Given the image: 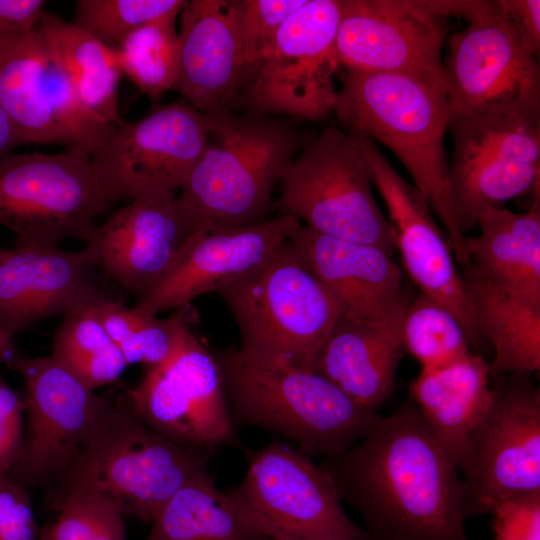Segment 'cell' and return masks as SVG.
<instances>
[{"instance_id":"1","label":"cell","mask_w":540,"mask_h":540,"mask_svg":"<svg viewBox=\"0 0 540 540\" xmlns=\"http://www.w3.org/2000/svg\"><path fill=\"white\" fill-rule=\"evenodd\" d=\"M321 465L363 517L366 540H469L459 469L411 399Z\"/></svg>"},{"instance_id":"2","label":"cell","mask_w":540,"mask_h":540,"mask_svg":"<svg viewBox=\"0 0 540 540\" xmlns=\"http://www.w3.org/2000/svg\"><path fill=\"white\" fill-rule=\"evenodd\" d=\"M333 109L349 131L385 145L442 222L455 261L468 263L457 225L444 137L451 121L444 79L346 70Z\"/></svg>"},{"instance_id":"3","label":"cell","mask_w":540,"mask_h":540,"mask_svg":"<svg viewBox=\"0 0 540 540\" xmlns=\"http://www.w3.org/2000/svg\"><path fill=\"white\" fill-rule=\"evenodd\" d=\"M213 353L233 423L275 434L310 457L327 459L344 453L380 417L312 369L234 348Z\"/></svg>"},{"instance_id":"4","label":"cell","mask_w":540,"mask_h":540,"mask_svg":"<svg viewBox=\"0 0 540 540\" xmlns=\"http://www.w3.org/2000/svg\"><path fill=\"white\" fill-rule=\"evenodd\" d=\"M214 454L213 447L184 446L152 430L119 395L109 398L63 478L46 490V504L92 493L112 501L124 516L152 522L181 486L208 471Z\"/></svg>"},{"instance_id":"5","label":"cell","mask_w":540,"mask_h":540,"mask_svg":"<svg viewBox=\"0 0 540 540\" xmlns=\"http://www.w3.org/2000/svg\"><path fill=\"white\" fill-rule=\"evenodd\" d=\"M205 117L204 152L177 197L183 217L194 232L263 221L300 146L298 132L268 115L229 110Z\"/></svg>"},{"instance_id":"6","label":"cell","mask_w":540,"mask_h":540,"mask_svg":"<svg viewBox=\"0 0 540 540\" xmlns=\"http://www.w3.org/2000/svg\"><path fill=\"white\" fill-rule=\"evenodd\" d=\"M215 293L237 323L240 350L306 369L343 313L289 240Z\"/></svg>"},{"instance_id":"7","label":"cell","mask_w":540,"mask_h":540,"mask_svg":"<svg viewBox=\"0 0 540 540\" xmlns=\"http://www.w3.org/2000/svg\"><path fill=\"white\" fill-rule=\"evenodd\" d=\"M279 215L303 220L316 233L395 251L393 231L377 205L357 139L330 125L281 175Z\"/></svg>"},{"instance_id":"8","label":"cell","mask_w":540,"mask_h":540,"mask_svg":"<svg viewBox=\"0 0 540 540\" xmlns=\"http://www.w3.org/2000/svg\"><path fill=\"white\" fill-rule=\"evenodd\" d=\"M112 202L81 147L0 159V225L14 233L16 246L56 247L68 237L88 244Z\"/></svg>"},{"instance_id":"9","label":"cell","mask_w":540,"mask_h":540,"mask_svg":"<svg viewBox=\"0 0 540 540\" xmlns=\"http://www.w3.org/2000/svg\"><path fill=\"white\" fill-rule=\"evenodd\" d=\"M525 373L499 375L458 465L466 517L540 493V390Z\"/></svg>"},{"instance_id":"10","label":"cell","mask_w":540,"mask_h":540,"mask_svg":"<svg viewBox=\"0 0 540 540\" xmlns=\"http://www.w3.org/2000/svg\"><path fill=\"white\" fill-rule=\"evenodd\" d=\"M247 470L229 495L249 523L298 540H366L344 512L336 487L321 464L289 442L274 438L244 450Z\"/></svg>"},{"instance_id":"11","label":"cell","mask_w":540,"mask_h":540,"mask_svg":"<svg viewBox=\"0 0 540 540\" xmlns=\"http://www.w3.org/2000/svg\"><path fill=\"white\" fill-rule=\"evenodd\" d=\"M479 0H342L339 65L360 72L444 79L447 19L470 20Z\"/></svg>"},{"instance_id":"12","label":"cell","mask_w":540,"mask_h":540,"mask_svg":"<svg viewBox=\"0 0 540 540\" xmlns=\"http://www.w3.org/2000/svg\"><path fill=\"white\" fill-rule=\"evenodd\" d=\"M448 132L452 201L464 236L485 209L539 190L540 117L468 116L451 120Z\"/></svg>"},{"instance_id":"13","label":"cell","mask_w":540,"mask_h":540,"mask_svg":"<svg viewBox=\"0 0 540 540\" xmlns=\"http://www.w3.org/2000/svg\"><path fill=\"white\" fill-rule=\"evenodd\" d=\"M444 81L451 120L540 117V65L518 41L497 1L448 39Z\"/></svg>"},{"instance_id":"14","label":"cell","mask_w":540,"mask_h":540,"mask_svg":"<svg viewBox=\"0 0 540 540\" xmlns=\"http://www.w3.org/2000/svg\"><path fill=\"white\" fill-rule=\"evenodd\" d=\"M342 0H306L280 27L243 95L251 113L319 121L333 113Z\"/></svg>"},{"instance_id":"15","label":"cell","mask_w":540,"mask_h":540,"mask_svg":"<svg viewBox=\"0 0 540 540\" xmlns=\"http://www.w3.org/2000/svg\"><path fill=\"white\" fill-rule=\"evenodd\" d=\"M24 382L23 453L6 473L30 488L50 489L81 451L109 398L100 397L51 357L19 356L9 367Z\"/></svg>"},{"instance_id":"16","label":"cell","mask_w":540,"mask_h":540,"mask_svg":"<svg viewBox=\"0 0 540 540\" xmlns=\"http://www.w3.org/2000/svg\"><path fill=\"white\" fill-rule=\"evenodd\" d=\"M206 137L205 114L187 102L158 105L117 126L92 161L113 201L175 194L200 161Z\"/></svg>"},{"instance_id":"17","label":"cell","mask_w":540,"mask_h":540,"mask_svg":"<svg viewBox=\"0 0 540 540\" xmlns=\"http://www.w3.org/2000/svg\"><path fill=\"white\" fill-rule=\"evenodd\" d=\"M125 396L143 423L178 444H237L218 361L192 332L173 358L148 367Z\"/></svg>"},{"instance_id":"18","label":"cell","mask_w":540,"mask_h":540,"mask_svg":"<svg viewBox=\"0 0 540 540\" xmlns=\"http://www.w3.org/2000/svg\"><path fill=\"white\" fill-rule=\"evenodd\" d=\"M0 106L21 145L57 143L93 157L117 127L85 106L39 30L0 68Z\"/></svg>"},{"instance_id":"19","label":"cell","mask_w":540,"mask_h":540,"mask_svg":"<svg viewBox=\"0 0 540 540\" xmlns=\"http://www.w3.org/2000/svg\"><path fill=\"white\" fill-rule=\"evenodd\" d=\"M350 132L357 139L371 182L386 204L395 248L406 271L421 293L454 314L470 344H477L482 337L475 326L451 244L433 220L427 199L395 170L374 141Z\"/></svg>"},{"instance_id":"20","label":"cell","mask_w":540,"mask_h":540,"mask_svg":"<svg viewBox=\"0 0 540 540\" xmlns=\"http://www.w3.org/2000/svg\"><path fill=\"white\" fill-rule=\"evenodd\" d=\"M90 244L78 252L56 247L0 248V331L10 340L35 323L111 299L93 280Z\"/></svg>"},{"instance_id":"21","label":"cell","mask_w":540,"mask_h":540,"mask_svg":"<svg viewBox=\"0 0 540 540\" xmlns=\"http://www.w3.org/2000/svg\"><path fill=\"white\" fill-rule=\"evenodd\" d=\"M299 226L298 219L282 214L254 224L200 228L172 269L139 297L136 307L157 316L216 292L263 262Z\"/></svg>"},{"instance_id":"22","label":"cell","mask_w":540,"mask_h":540,"mask_svg":"<svg viewBox=\"0 0 540 540\" xmlns=\"http://www.w3.org/2000/svg\"><path fill=\"white\" fill-rule=\"evenodd\" d=\"M289 241L352 320L401 334L409 301L402 275L383 249L337 239L300 225Z\"/></svg>"},{"instance_id":"23","label":"cell","mask_w":540,"mask_h":540,"mask_svg":"<svg viewBox=\"0 0 540 540\" xmlns=\"http://www.w3.org/2000/svg\"><path fill=\"white\" fill-rule=\"evenodd\" d=\"M195 232L170 194L131 200L98 225L88 244L106 275L140 297L172 269Z\"/></svg>"},{"instance_id":"24","label":"cell","mask_w":540,"mask_h":540,"mask_svg":"<svg viewBox=\"0 0 540 540\" xmlns=\"http://www.w3.org/2000/svg\"><path fill=\"white\" fill-rule=\"evenodd\" d=\"M181 13L173 90L201 113L229 111L244 68L231 0L187 1Z\"/></svg>"},{"instance_id":"25","label":"cell","mask_w":540,"mask_h":540,"mask_svg":"<svg viewBox=\"0 0 540 540\" xmlns=\"http://www.w3.org/2000/svg\"><path fill=\"white\" fill-rule=\"evenodd\" d=\"M403 350L400 333L342 314L317 352L312 370L356 404L376 412L394 390Z\"/></svg>"},{"instance_id":"26","label":"cell","mask_w":540,"mask_h":540,"mask_svg":"<svg viewBox=\"0 0 540 540\" xmlns=\"http://www.w3.org/2000/svg\"><path fill=\"white\" fill-rule=\"evenodd\" d=\"M477 237H466V264L481 277L540 304V197L523 213L481 212Z\"/></svg>"},{"instance_id":"27","label":"cell","mask_w":540,"mask_h":540,"mask_svg":"<svg viewBox=\"0 0 540 540\" xmlns=\"http://www.w3.org/2000/svg\"><path fill=\"white\" fill-rule=\"evenodd\" d=\"M489 364L470 352L452 363L422 368L410 386L411 400L458 467L490 391Z\"/></svg>"},{"instance_id":"28","label":"cell","mask_w":540,"mask_h":540,"mask_svg":"<svg viewBox=\"0 0 540 540\" xmlns=\"http://www.w3.org/2000/svg\"><path fill=\"white\" fill-rule=\"evenodd\" d=\"M461 274L465 296L481 335L494 349L490 377L540 369V304L481 277L469 266Z\"/></svg>"},{"instance_id":"29","label":"cell","mask_w":540,"mask_h":540,"mask_svg":"<svg viewBox=\"0 0 540 540\" xmlns=\"http://www.w3.org/2000/svg\"><path fill=\"white\" fill-rule=\"evenodd\" d=\"M38 30L85 106L100 118L122 125L117 91L123 72L116 50L48 11Z\"/></svg>"},{"instance_id":"30","label":"cell","mask_w":540,"mask_h":540,"mask_svg":"<svg viewBox=\"0 0 540 540\" xmlns=\"http://www.w3.org/2000/svg\"><path fill=\"white\" fill-rule=\"evenodd\" d=\"M145 540H269L207 472L181 486L160 508Z\"/></svg>"},{"instance_id":"31","label":"cell","mask_w":540,"mask_h":540,"mask_svg":"<svg viewBox=\"0 0 540 540\" xmlns=\"http://www.w3.org/2000/svg\"><path fill=\"white\" fill-rule=\"evenodd\" d=\"M93 310L127 364L148 367L160 366L179 352L196 317L191 304L168 318H157L113 298L93 304Z\"/></svg>"},{"instance_id":"32","label":"cell","mask_w":540,"mask_h":540,"mask_svg":"<svg viewBox=\"0 0 540 540\" xmlns=\"http://www.w3.org/2000/svg\"><path fill=\"white\" fill-rule=\"evenodd\" d=\"M50 357L93 391L116 382L128 366L93 305L64 315Z\"/></svg>"},{"instance_id":"33","label":"cell","mask_w":540,"mask_h":540,"mask_svg":"<svg viewBox=\"0 0 540 540\" xmlns=\"http://www.w3.org/2000/svg\"><path fill=\"white\" fill-rule=\"evenodd\" d=\"M176 17L146 24L115 48L122 72L152 101L173 90L179 67Z\"/></svg>"},{"instance_id":"34","label":"cell","mask_w":540,"mask_h":540,"mask_svg":"<svg viewBox=\"0 0 540 540\" xmlns=\"http://www.w3.org/2000/svg\"><path fill=\"white\" fill-rule=\"evenodd\" d=\"M401 339L403 349L417 359L422 368L440 367L472 352L468 337L454 314L421 292L407 305L401 323Z\"/></svg>"},{"instance_id":"35","label":"cell","mask_w":540,"mask_h":540,"mask_svg":"<svg viewBox=\"0 0 540 540\" xmlns=\"http://www.w3.org/2000/svg\"><path fill=\"white\" fill-rule=\"evenodd\" d=\"M186 0H78L72 23L115 49L138 28L177 16Z\"/></svg>"},{"instance_id":"36","label":"cell","mask_w":540,"mask_h":540,"mask_svg":"<svg viewBox=\"0 0 540 540\" xmlns=\"http://www.w3.org/2000/svg\"><path fill=\"white\" fill-rule=\"evenodd\" d=\"M51 508L59 516L43 529L50 540H127L123 513L103 496L71 494Z\"/></svg>"},{"instance_id":"37","label":"cell","mask_w":540,"mask_h":540,"mask_svg":"<svg viewBox=\"0 0 540 540\" xmlns=\"http://www.w3.org/2000/svg\"><path fill=\"white\" fill-rule=\"evenodd\" d=\"M306 0H231L244 67L262 61L283 23Z\"/></svg>"},{"instance_id":"38","label":"cell","mask_w":540,"mask_h":540,"mask_svg":"<svg viewBox=\"0 0 540 540\" xmlns=\"http://www.w3.org/2000/svg\"><path fill=\"white\" fill-rule=\"evenodd\" d=\"M490 514L492 540H540V493L505 499Z\"/></svg>"},{"instance_id":"39","label":"cell","mask_w":540,"mask_h":540,"mask_svg":"<svg viewBox=\"0 0 540 540\" xmlns=\"http://www.w3.org/2000/svg\"><path fill=\"white\" fill-rule=\"evenodd\" d=\"M39 535L29 489L0 474V540H37Z\"/></svg>"},{"instance_id":"40","label":"cell","mask_w":540,"mask_h":540,"mask_svg":"<svg viewBox=\"0 0 540 540\" xmlns=\"http://www.w3.org/2000/svg\"><path fill=\"white\" fill-rule=\"evenodd\" d=\"M23 391L10 387L0 372V474L20 459L25 439Z\"/></svg>"},{"instance_id":"41","label":"cell","mask_w":540,"mask_h":540,"mask_svg":"<svg viewBox=\"0 0 540 540\" xmlns=\"http://www.w3.org/2000/svg\"><path fill=\"white\" fill-rule=\"evenodd\" d=\"M510 29L521 45L539 59L540 54V1L497 0Z\"/></svg>"},{"instance_id":"42","label":"cell","mask_w":540,"mask_h":540,"mask_svg":"<svg viewBox=\"0 0 540 540\" xmlns=\"http://www.w3.org/2000/svg\"><path fill=\"white\" fill-rule=\"evenodd\" d=\"M43 0H0V21L9 27L32 35L41 23L46 10Z\"/></svg>"},{"instance_id":"43","label":"cell","mask_w":540,"mask_h":540,"mask_svg":"<svg viewBox=\"0 0 540 540\" xmlns=\"http://www.w3.org/2000/svg\"><path fill=\"white\" fill-rule=\"evenodd\" d=\"M29 36L0 21V68L23 47Z\"/></svg>"},{"instance_id":"44","label":"cell","mask_w":540,"mask_h":540,"mask_svg":"<svg viewBox=\"0 0 540 540\" xmlns=\"http://www.w3.org/2000/svg\"><path fill=\"white\" fill-rule=\"evenodd\" d=\"M18 145L21 144L16 131L9 117L0 106V159Z\"/></svg>"},{"instance_id":"45","label":"cell","mask_w":540,"mask_h":540,"mask_svg":"<svg viewBox=\"0 0 540 540\" xmlns=\"http://www.w3.org/2000/svg\"><path fill=\"white\" fill-rule=\"evenodd\" d=\"M21 355L13 341L0 331V363L9 367Z\"/></svg>"},{"instance_id":"46","label":"cell","mask_w":540,"mask_h":540,"mask_svg":"<svg viewBox=\"0 0 540 540\" xmlns=\"http://www.w3.org/2000/svg\"><path fill=\"white\" fill-rule=\"evenodd\" d=\"M259 532L269 540H298L274 529L264 528L260 529Z\"/></svg>"},{"instance_id":"47","label":"cell","mask_w":540,"mask_h":540,"mask_svg":"<svg viewBox=\"0 0 540 540\" xmlns=\"http://www.w3.org/2000/svg\"><path fill=\"white\" fill-rule=\"evenodd\" d=\"M37 540H50V539L48 538L45 531L42 529V530H40V535H39V538Z\"/></svg>"}]
</instances>
